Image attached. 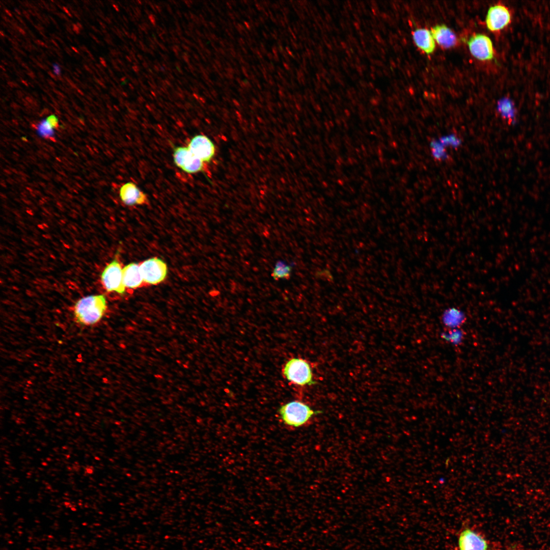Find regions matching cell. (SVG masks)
<instances>
[{
	"instance_id": "6da1fadb",
	"label": "cell",
	"mask_w": 550,
	"mask_h": 550,
	"mask_svg": "<svg viewBox=\"0 0 550 550\" xmlns=\"http://www.w3.org/2000/svg\"><path fill=\"white\" fill-rule=\"evenodd\" d=\"M107 309L104 295H90L80 298L73 306L74 320L82 326H93L99 323Z\"/></svg>"
},
{
	"instance_id": "7a4b0ae2",
	"label": "cell",
	"mask_w": 550,
	"mask_h": 550,
	"mask_svg": "<svg viewBox=\"0 0 550 550\" xmlns=\"http://www.w3.org/2000/svg\"><path fill=\"white\" fill-rule=\"evenodd\" d=\"M278 412L285 425L294 428L309 424L314 415L321 413L313 410L309 405L299 400L291 401L282 405Z\"/></svg>"
},
{
	"instance_id": "3957f363",
	"label": "cell",
	"mask_w": 550,
	"mask_h": 550,
	"mask_svg": "<svg viewBox=\"0 0 550 550\" xmlns=\"http://www.w3.org/2000/svg\"><path fill=\"white\" fill-rule=\"evenodd\" d=\"M283 373L286 380L296 385L312 386L316 383L310 364L302 359H289L283 367Z\"/></svg>"
},
{
	"instance_id": "277c9868",
	"label": "cell",
	"mask_w": 550,
	"mask_h": 550,
	"mask_svg": "<svg viewBox=\"0 0 550 550\" xmlns=\"http://www.w3.org/2000/svg\"><path fill=\"white\" fill-rule=\"evenodd\" d=\"M101 281L107 292H116L123 295L125 293L123 283V268L117 258L114 259L102 271Z\"/></svg>"
},
{
	"instance_id": "5b68a950",
	"label": "cell",
	"mask_w": 550,
	"mask_h": 550,
	"mask_svg": "<svg viewBox=\"0 0 550 550\" xmlns=\"http://www.w3.org/2000/svg\"><path fill=\"white\" fill-rule=\"evenodd\" d=\"M173 156L175 164L186 173L194 174L204 170V162L194 154L187 147L174 148Z\"/></svg>"
},
{
	"instance_id": "8992f818",
	"label": "cell",
	"mask_w": 550,
	"mask_h": 550,
	"mask_svg": "<svg viewBox=\"0 0 550 550\" xmlns=\"http://www.w3.org/2000/svg\"><path fill=\"white\" fill-rule=\"evenodd\" d=\"M140 267L144 281L149 284L156 285L162 282L168 273L167 264L158 258L147 259Z\"/></svg>"
},
{
	"instance_id": "52a82bcc",
	"label": "cell",
	"mask_w": 550,
	"mask_h": 550,
	"mask_svg": "<svg viewBox=\"0 0 550 550\" xmlns=\"http://www.w3.org/2000/svg\"><path fill=\"white\" fill-rule=\"evenodd\" d=\"M471 54L481 61L491 60L494 58L492 43L485 35L476 34L472 36L467 41Z\"/></svg>"
},
{
	"instance_id": "ba28073f",
	"label": "cell",
	"mask_w": 550,
	"mask_h": 550,
	"mask_svg": "<svg viewBox=\"0 0 550 550\" xmlns=\"http://www.w3.org/2000/svg\"><path fill=\"white\" fill-rule=\"evenodd\" d=\"M197 157L205 162H210L215 153V147L212 141L206 135L198 134L194 136L187 146Z\"/></svg>"
},
{
	"instance_id": "9c48e42d",
	"label": "cell",
	"mask_w": 550,
	"mask_h": 550,
	"mask_svg": "<svg viewBox=\"0 0 550 550\" xmlns=\"http://www.w3.org/2000/svg\"><path fill=\"white\" fill-rule=\"evenodd\" d=\"M511 15L508 8L504 5L498 4L489 8L485 20L488 29L496 32L506 27L511 22Z\"/></svg>"
},
{
	"instance_id": "30bf717a",
	"label": "cell",
	"mask_w": 550,
	"mask_h": 550,
	"mask_svg": "<svg viewBox=\"0 0 550 550\" xmlns=\"http://www.w3.org/2000/svg\"><path fill=\"white\" fill-rule=\"evenodd\" d=\"M458 544L459 550H487L486 540L472 530L466 528L460 534Z\"/></svg>"
},
{
	"instance_id": "8fae6325",
	"label": "cell",
	"mask_w": 550,
	"mask_h": 550,
	"mask_svg": "<svg viewBox=\"0 0 550 550\" xmlns=\"http://www.w3.org/2000/svg\"><path fill=\"white\" fill-rule=\"evenodd\" d=\"M119 196L121 201L128 206L143 205L148 201L146 195L131 182H126L121 186Z\"/></svg>"
},
{
	"instance_id": "7c38bea8",
	"label": "cell",
	"mask_w": 550,
	"mask_h": 550,
	"mask_svg": "<svg viewBox=\"0 0 550 550\" xmlns=\"http://www.w3.org/2000/svg\"><path fill=\"white\" fill-rule=\"evenodd\" d=\"M430 32L434 40L444 48H451L457 44L456 35L445 24H438L432 27Z\"/></svg>"
},
{
	"instance_id": "4fadbf2b",
	"label": "cell",
	"mask_w": 550,
	"mask_h": 550,
	"mask_svg": "<svg viewBox=\"0 0 550 550\" xmlns=\"http://www.w3.org/2000/svg\"><path fill=\"white\" fill-rule=\"evenodd\" d=\"M123 283L125 288L134 289L139 287L144 281L140 265L131 263L123 268Z\"/></svg>"
},
{
	"instance_id": "5bb4252c",
	"label": "cell",
	"mask_w": 550,
	"mask_h": 550,
	"mask_svg": "<svg viewBox=\"0 0 550 550\" xmlns=\"http://www.w3.org/2000/svg\"><path fill=\"white\" fill-rule=\"evenodd\" d=\"M416 45L427 54L432 53L435 48L434 40L430 31L424 28L417 29L413 32Z\"/></svg>"
},
{
	"instance_id": "9a60e30c",
	"label": "cell",
	"mask_w": 550,
	"mask_h": 550,
	"mask_svg": "<svg viewBox=\"0 0 550 550\" xmlns=\"http://www.w3.org/2000/svg\"><path fill=\"white\" fill-rule=\"evenodd\" d=\"M497 111L502 118L510 124L516 122V110L513 102L509 98L500 99L497 104Z\"/></svg>"
},
{
	"instance_id": "2e32d148",
	"label": "cell",
	"mask_w": 550,
	"mask_h": 550,
	"mask_svg": "<svg viewBox=\"0 0 550 550\" xmlns=\"http://www.w3.org/2000/svg\"><path fill=\"white\" fill-rule=\"evenodd\" d=\"M55 127L46 119H42L36 125L37 134L41 138L53 140Z\"/></svg>"
},
{
	"instance_id": "e0dca14e",
	"label": "cell",
	"mask_w": 550,
	"mask_h": 550,
	"mask_svg": "<svg viewBox=\"0 0 550 550\" xmlns=\"http://www.w3.org/2000/svg\"><path fill=\"white\" fill-rule=\"evenodd\" d=\"M292 265L286 264L282 260L278 261L274 267L272 276L276 280L280 279H288L290 278Z\"/></svg>"
},
{
	"instance_id": "ac0fdd59",
	"label": "cell",
	"mask_w": 550,
	"mask_h": 550,
	"mask_svg": "<svg viewBox=\"0 0 550 550\" xmlns=\"http://www.w3.org/2000/svg\"><path fill=\"white\" fill-rule=\"evenodd\" d=\"M432 156L437 160H444L448 158L445 147L439 140H433L430 143Z\"/></svg>"
},
{
	"instance_id": "d6986e66",
	"label": "cell",
	"mask_w": 550,
	"mask_h": 550,
	"mask_svg": "<svg viewBox=\"0 0 550 550\" xmlns=\"http://www.w3.org/2000/svg\"><path fill=\"white\" fill-rule=\"evenodd\" d=\"M438 140L445 147H451L452 148H457L459 147L461 143V140L454 134L443 136Z\"/></svg>"
},
{
	"instance_id": "ffe728a7",
	"label": "cell",
	"mask_w": 550,
	"mask_h": 550,
	"mask_svg": "<svg viewBox=\"0 0 550 550\" xmlns=\"http://www.w3.org/2000/svg\"><path fill=\"white\" fill-rule=\"evenodd\" d=\"M46 119L55 127L56 129L59 127L58 119L56 116L51 115L47 117Z\"/></svg>"
},
{
	"instance_id": "44dd1931",
	"label": "cell",
	"mask_w": 550,
	"mask_h": 550,
	"mask_svg": "<svg viewBox=\"0 0 550 550\" xmlns=\"http://www.w3.org/2000/svg\"><path fill=\"white\" fill-rule=\"evenodd\" d=\"M53 67L54 73L57 75H59L60 73V69L59 66L57 64H54L53 65Z\"/></svg>"
}]
</instances>
